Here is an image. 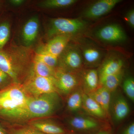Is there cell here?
I'll return each instance as SVG.
<instances>
[{
	"instance_id": "33",
	"label": "cell",
	"mask_w": 134,
	"mask_h": 134,
	"mask_svg": "<svg viewBox=\"0 0 134 134\" xmlns=\"http://www.w3.org/2000/svg\"><path fill=\"white\" fill-rule=\"evenodd\" d=\"M0 134H7L6 130L1 124H0Z\"/></svg>"
},
{
	"instance_id": "21",
	"label": "cell",
	"mask_w": 134,
	"mask_h": 134,
	"mask_svg": "<svg viewBox=\"0 0 134 134\" xmlns=\"http://www.w3.org/2000/svg\"><path fill=\"white\" fill-rule=\"evenodd\" d=\"M77 1L76 0H46L39 3L38 6L45 8H61L71 6Z\"/></svg>"
},
{
	"instance_id": "19",
	"label": "cell",
	"mask_w": 134,
	"mask_h": 134,
	"mask_svg": "<svg viewBox=\"0 0 134 134\" xmlns=\"http://www.w3.org/2000/svg\"><path fill=\"white\" fill-rule=\"evenodd\" d=\"M123 70L116 74L110 75L99 80L101 86L107 89L110 92L114 91L117 88L121 82L123 78Z\"/></svg>"
},
{
	"instance_id": "10",
	"label": "cell",
	"mask_w": 134,
	"mask_h": 134,
	"mask_svg": "<svg viewBox=\"0 0 134 134\" xmlns=\"http://www.w3.org/2000/svg\"><path fill=\"white\" fill-rule=\"evenodd\" d=\"M97 37L103 41L118 43L126 40V36L122 28L117 24L108 25L99 30Z\"/></svg>"
},
{
	"instance_id": "26",
	"label": "cell",
	"mask_w": 134,
	"mask_h": 134,
	"mask_svg": "<svg viewBox=\"0 0 134 134\" xmlns=\"http://www.w3.org/2000/svg\"><path fill=\"white\" fill-rule=\"evenodd\" d=\"M123 90L127 97L132 101H134V79L129 77L125 79L122 85Z\"/></svg>"
},
{
	"instance_id": "29",
	"label": "cell",
	"mask_w": 134,
	"mask_h": 134,
	"mask_svg": "<svg viewBox=\"0 0 134 134\" xmlns=\"http://www.w3.org/2000/svg\"><path fill=\"white\" fill-rule=\"evenodd\" d=\"M125 18L128 24L132 29L134 28V10L132 9L127 12Z\"/></svg>"
},
{
	"instance_id": "17",
	"label": "cell",
	"mask_w": 134,
	"mask_h": 134,
	"mask_svg": "<svg viewBox=\"0 0 134 134\" xmlns=\"http://www.w3.org/2000/svg\"><path fill=\"white\" fill-rule=\"evenodd\" d=\"M83 92L86 94L95 91L98 88L99 77L97 71L90 69L85 72L83 77Z\"/></svg>"
},
{
	"instance_id": "20",
	"label": "cell",
	"mask_w": 134,
	"mask_h": 134,
	"mask_svg": "<svg viewBox=\"0 0 134 134\" xmlns=\"http://www.w3.org/2000/svg\"><path fill=\"white\" fill-rule=\"evenodd\" d=\"M43 77H55V70L43 62L35 58L33 65V74Z\"/></svg>"
},
{
	"instance_id": "9",
	"label": "cell",
	"mask_w": 134,
	"mask_h": 134,
	"mask_svg": "<svg viewBox=\"0 0 134 134\" xmlns=\"http://www.w3.org/2000/svg\"><path fill=\"white\" fill-rule=\"evenodd\" d=\"M121 0H100L89 7L84 13L85 17L96 19L110 12Z\"/></svg>"
},
{
	"instance_id": "1",
	"label": "cell",
	"mask_w": 134,
	"mask_h": 134,
	"mask_svg": "<svg viewBox=\"0 0 134 134\" xmlns=\"http://www.w3.org/2000/svg\"><path fill=\"white\" fill-rule=\"evenodd\" d=\"M58 92L29 97L20 106L9 110H0V115L12 119L27 120L52 115L60 105Z\"/></svg>"
},
{
	"instance_id": "4",
	"label": "cell",
	"mask_w": 134,
	"mask_h": 134,
	"mask_svg": "<svg viewBox=\"0 0 134 134\" xmlns=\"http://www.w3.org/2000/svg\"><path fill=\"white\" fill-rule=\"evenodd\" d=\"M26 94L32 97H38L43 94L58 92L55 85V77H43L32 74L23 87Z\"/></svg>"
},
{
	"instance_id": "23",
	"label": "cell",
	"mask_w": 134,
	"mask_h": 134,
	"mask_svg": "<svg viewBox=\"0 0 134 134\" xmlns=\"http://www.w3.org/2000/svg\"><path fill=\"white\" fill-rule=\"evenodd\" d=\"M97 90L100 95V106L108 117L110 107L111 92L102 86L98 87Z\"/></svg>"
},
{
	"instance_id": "13",
	"label": "cell",
	"mask_w": 134,
	"mask_h": 134,
	"mask_svg": "<svg viewBox=\"0 0 134 134\" xmlns=\"http://www.w3.org/2000/svg\"><path fill=\"white\" fill-rule=\"evenodd\" d=\"M38 17L34 16L25 23L22 30L23 41L25 45L30 46L36 40L38 32Z\"/></svg>"
},
{
	"instance_id": "5",
	"label": "cell",
	"mask_w": 134,
	"mask_h": 134,
	"mask_svg": "<svg viewBox=\"0 0 134 134\" xmlns=\"http://www.w3.org/2000/svg\"><path fill=\"white\" fill-rule=\"evenodd\" d=\"M22 87L14 86L0 91V110H9L23 104L29 98Z\"/></svg>"
},
{
	"instance_id": "3",
	"label": "cell",
	"mask_w": 134,
	"mask_h": 134,
	"mask_svg": "<svg viewBox=\"0 0 134 134\" xmlns=\"http://www.w3.org/2000/svg\"><path fill=\"white\" fill-rule=\"evenodd\" d=\"M86 25V23L81 19L54 18L50 21L48 35L50 37L62 35L71 36L82 31Z\"/></svg>"
},
{
	"instance_id": "30",
	"label": "cell",
	"mask_w": 134,
	"mask_h": 134,
	"mask_svg": "<svg viewBox=\"0 0 134 134\" xmlns=\"http://www.w3.org/2000/svg\"><path fill=\"white\" fill-rule=\"evenodd\" d=\"M121 134H134V122H131L126 127Z\"/></svg>"
},
{
	"instance_id": "24",
	"label": "cell",
	"mask_w": 134,
	"mask_h": 134,
	"mask_svg": "<svg viewBox=\"0 0 134 134\" xmlns=\"http://www.w3.org/2000/svg\"><path fill=\"white\" fill-rule=\"evenodd\" d=\"M35 58L43 62L48 66L54 69L55 67L58 65V58L54 55L40 51L37 54Z\"/></svg>"
},
{
	"instance_id": "25",
	"label": "cell",
	"mask_w": 134,
	"mask_h": 134,
	"mask_svg": "<svg viewBox=\"0 0 134 134\" xmlns=\"http://www.w3.org/2000/svg\"><path fill=\"white\" fill-rule=\"evenodd\" d=\"M10 34V25L8 22L0 24V50H2L9 39Z\"/></svg>"
},
{
	"instance_id": "6",
	"label": "cell",
	"mask_w": 134,
	"mask_h": 134,
	"mask_svg": "<svg viewBox=\"0 0 134 134\" xmlns=\"http://www.w3.org/2000/svg\"><path fill=\"white\" fill-rule=\"evenodd\" d=\"M68 123L70 132L79 134H93L107 127L97 120L84 115L73 116Z\"/></svg>"
},
{
	"instance_id": "14",
	"label": "cell",
	"mask_w": 134,
	"mask_h": 134,
	"mask_svg": "<svg viewBox=\"0 0 134 134\" xmlns=\"http://www.w3.org/2000/svg\"><path fill=\"white\" fill-rule=\"evenodd\" d=\"M123 66V61L120 58L108 59L103 63L99 69L98 73L99 80L120 72L122 70Z\"/></svg>"
},
{
	"instance_id": "32",
	"label": "cell",
	"mask_w": 134,
	"mask_h": 134,
	"mask_svg": "<svg viewBox=\"0 0 134 134\" xmlns=\"http://www.w3.org/2000/svg\"><path fill=\"white\" fill-rule=\"evenodd\" d=\"M25 2V1L24 0H10L9 1L10 4L15 7L21 6Z\"/></svg>"
},
{
	"instance_id": "28",
	"label": "cell",
	"mask_w": 134,
	"mask_h": 134,
	"mask_svg": "<svg viewBox=\"0 0 134 134\" xmlns=\"http://www.w3.org/2000/svg\"><path fill=\"white\" fill-rule=\"evenodd\" d=\"M11 80L9 76L0 69V90H3L7 87Z\"/></svg>"
},
{
	"instance_id": "27",
	"label": "cell",
	"mask_w": 134,
	"mask_h": 134,
	"mask_svg": "<svg viewBox=\"0 0 134 134\" xmlns=\"http://www.w3.org/2000/svg\"><path fill=\"white\" fill-rule=\"evenodd\" d=\"M11 134H46L31 127H25L16 130Z\"/></svg>"
},
{
	"instance_id": "7",
	"label": "cell",
	"mask_w": 134,
	"mask_h": 134,
	"mask_svg": "<svg viewBox=\"0 0 134 134\" xmlns=\"http://www.w3.org/2000/svg\"><path fill=\"white\" fill-rule=\"evenodd\" d=\"M82 59L79 50L76 47H66L58 58V63L61 69L72 72L81 68L82 65Z\"/></svg>"
},
{
	"instance_id": "16",
	"label": "cell",
	"mask_w": 134,
	"mask_h": 134,
	"mask_svg": "<svg viewBox=\"0 0 134 134\" xmlns=\"http://www.w3.org/2000/svg\"><path fill=\"white\" fill-rule=\"evenodd\" d=\"M130 109L127 100L122 96L115 99L113 105L112 113L114 120L120 121L125 119L129 114Z\"/></svg>"
},
{
	"instance_id": "2",
	"label": "cell",
	"mask_w": 134,
	"mask_h": 134,
	"mask_svg": "<svg viewBox=\"0 0 134 134\" xmlns=\"http://www.w3.org/2000/svg\"><path fill=\"white\" fill-rule=\"evenodd\" d=\"M27 59L26 54L20 51L0 50V69L18 82Z\"/></svg>"
},
{
	"instance_id": "22",
	"label": "cell",
	"mask_w": 134,
	"mask_h": 134,
	"mask_svg": "<svg viewBox=\"0 0 134 134\" xmlns=\"http://www.w3.org/2000/svg\"><path fill=\"white\" fill-rule=\"evenodd\" d=\"M83 56L88 65H94L97 63L101 57V53L97 48L92 47H86L83 51Z\"/></svg>"
},
{
	"instance_id": "8",
	"label": "cell",
	"mask_w": 134,
	"mask_h": 134,
	"mask_svg": "<svg viewBox=\"0 0 134 134\" xmlns=\"http://www.w3.org/2000/svg\"><path fill=\"white\" fill-rule=\"evenodd\" d=\"M55 77L57 90L63 94H69L78 88L79 78L73 72L60 69L55 71Z\"/></svg>"
},
{
	"instance_id": "35",
	"label": "cell",
	"mask_w": 134,
	"mask_h": 134,
	"mask_svg": "<svg viewBox=\"0 0 134 134\" xmlns=\"http://www.w3.org/2000/svg\"><path fill=\"white\" fill-rule=\"evenodd\" d=\"M0 91H1V90H0Z\"/></svg>"
},
{
	"instance_id": "12",
	"label": "cell",
	"mask_w": 134,
	"mask_h": 134,
	"mask_svg": "<svg viewBox=\"0 0 134 134\" xmlns=\"http://www.w3.org/2000/svg\"><path fill=\"white\" fill-rule=\"evenodd\" d=\"M30 126L46 134H69L71 133L54 122L39 120L31 122Z\"/></svg>"
},
{
	"instance_id": "15",
	"label": "cell",
	"mask_w": 134,
	"mask_h": 134,
	"mask_svg": "<svg viewBox=\"0 0 134 134\" xmlns=\"http://www.w3.org/2000/svg\"><path fill=\"white\" fill-rule=\"evenodd\" d=\"M90 115L98 119H105L108 117L104 110L95 100L84 92L82 108Z\"/></svg>"
},
{
	"instance_id": "34",
	"label": "cell",
	"mask_w": 134,
	"mask_h": 134,
	"mask_svg": "<svg viewBox=\"0 0 134 134\" xmlns=\"http://www.w3.org/2000/svg\"><path fill=\"white\" fill-rule=\"evenodd\" d=\"M69 134H77V133H74V132H71V133H69Z\"/></svg>"
},
{
	"instance_id": "31",
	"label": "cell",
	"mask_w": 134,
	"mask_h": 134,
	"mask_svg": "<svg viewBox=\"0 0 134 134\" xmlns=\"http://www.w3.org/2000/svg\"><path fill=\"white\" fill-rule=\"evenodd\" d=\"M93 134H113L112 129L108 127L103 128Z\"/></svg>"
},
{
	"instance_id": "18",
	"label": "cell",
	"mask_w": 134,
	"mask_h": 134,
	"mask_svg": "<svg viewBox=\"0 0 134 134\" xmlns=\"http://www.w3.org/2000/svg\"><path fill=\"white\" fill-rule=\"evenodd\" d=\"M83 93V91L78 88L70 93L67 101L68 110L72 112H76L82 108Z\"/></svg>"
},
{
	"instance_id": "11",
	"label": "cell",
	"mask_w": 134,
	"mask_h": 134,
	"mask_svg": "<svg viewBox=\"0 0 134 134\" xmlns=\"http://www.w3.org/2000/svg\"><path fill=\"white\" fill-rule=\"evenodd\" d=\"M70 36L63 35L54 36L44 47L41 52L48 53L59 58L66 47Z\"/></svg>"
}]
</instances>
